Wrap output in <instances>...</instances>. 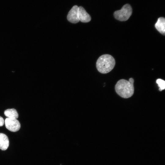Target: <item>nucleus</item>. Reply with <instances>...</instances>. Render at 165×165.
Masks as SVG:
<instances>
[{
	"label": "nucleus",
	"instance_id": "6e6552de",
	"mask_svg": "<svg viewBox=\"0 0 165 165\" xmlns=\"http://www.w3.org/2000/svg\"><path fill=\"white\" fill-rule=\"evenodd\" d=\"M9 141L8 137L5 134L0 133V148L2 150H6L9 147Z\"/></svg>",
	"mask_w": 165,
	"mask_h": 165
},
{
	"label": "nucleus",
	"instance_id": "39448f33",
	"mask_svg": "<svg viewBox=\"0 0 165 165\" xmlns=\"http://www.w3.org/2000/svg\"><path fill=\"white\" fill-rule=\"evenodd\" d=\"M78 7L76 5L74 6L68 13L67 20L71 23L76 24L79 21L78 16Z\"/></svg>",
	"mask_w": 165,
	"mask_h": 165
},
{
	"label": "nucleus",
	"instance_id": "9b49d317",
	"mask_svg": "<svg viewBox=\"0 0 165 165\" xmlns=\"http://www.w3.org/2000/svg\"><path fill=\"white\" fill-rule=\"evenodd\" d=\"M4 123V121L2 117L0 116V127L3 126Z\"/></svg>",
	"mask_w": 165,
	"mask_h": 165
},
{
	"label": "nucleus",
	"instance_id": "1a4fd4ad",
	"mask_svg": "<svg viewBox=\"0 0 165 165\" xmlns=\"http://www.w3.org/2000/svg\"><path fill=\"white\" fill-rule=\"evenodd\" d=\"M5 116L8 118L17 119L18 117V114L16 110L14 108L8 109L4 112Z\"/></svg>",
	"mask_w": 165,
	"mask_h": 165
},
{
	"label": "nucleus",
	"instance_id": "f257e3e1",
	"mask_svg": "<svg viewBox=\"0 0 165 165\" xmlns=\"http://www.w3.org/2000/svg\"><path fill=\"white\" fill-rule=\"evenodd\" d=\"M134 79L130 78L128 81L124 79L119 80L116 83L115 89L116 93L121 97L127 98L134 93Z\"/></svg>",
	"mask_w": 165,
	"mask_h": 165
},
{
	"label": "nucleus",
	"instance_id": "7ed1b4c3",
	"mask_svg": "<svg viewBox=\"0 0 165 165\" xmlns=\"http://www.w3.org/2000/svg\"><path fill=\"white\" fill-rule=\"evenodd\" d=\"M132 13V9L130 5L126 4L122 9L115 11L114 13L115 18L120 21H125L128 20Z\"/></svg>",
	"mask_w": 165,
	"mask_h": 165
},
{
	"label": "nucleus",
	"instance_id": "423d86ee",
	"mask_svg": "<svg viewBox=\"0 0 165 165\" xmlns=\"http://www.w3.org/2000/svg\"><path fill=\"white\" fill-rule=\"evenodd\" d=\"M78 16L79 21L83 23L88 22L91 20L90 15L82 6L78 7Z\"/></svg>",
	"mask_w": 165,
	"mask_h": 165
},
{
	"label": "nucleus",
	"instance_id": "f03ea898",
	"mask_svg": "<svg viewBox=\"0 0 165 165\" xmlns=\"http://www.w3.org/2000/svg\"><path fill=\"white\" fill-rule=\"evenodd\" d=\"M115 61L111 55L105 54L100 57L96 62L98 71L102 74H106L110 72L114 68Z\"/></svg>",
	"mask_w": 165,
	"mask_h": 165
},
{
	"label": "nucleus",
	"instance_id": "9d476101",
	"mask_svg": "<svg viewBox=\"0 0 165 165\" xmlns=\"http://www.w3.org/2000/svg\"><path fill=\"white\" fill-rule=\"evenodd\" d=\"M156 82L158 84L159 87V90L161 91L165 88V81L161 79H158L156 81Z\"/></svg>",
	"mask_w": 165,
	"mask_h": 165
},
{
	"label": "nucleus",
	"instance_id": "0eeeda50",
	"mask_svg": "<svg viewBox=\"0 0 165 165\" xmlns=\"http://www.w3.org/2000/svg\"><path fill=\"white\" fill-rule=\"evenodd\" d=\"M155 26L157 30L161 34L165 35V19L164 17L159 18Z\"/></svg>",
	"mask_w": 165,
	"mask_h": 165
},
{
	"label": "nucleus",
	"instance_id": "20e7f679",
	"mask_svg": "<svg viewBox=\"0 0 165 165\" xmlns=\"http://www.w3.org/2000/svg\"><path fill=\"white\" fill-rule=\"evenodd\" d=\"M5 124L6 128L12 132L17 131L20 127L19 122L15 119L7 118L5 120Z\"/></svg>",
	"mask_w": 165,
	"mask_h": 165
}]
</instances>
